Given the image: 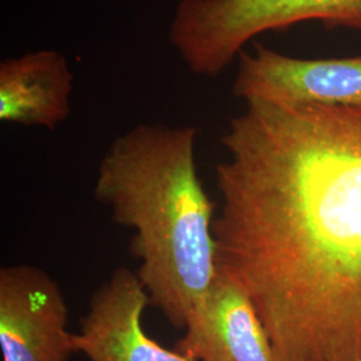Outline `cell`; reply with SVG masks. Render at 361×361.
<instances>
[{
  "instance_id": "6da1fadb",
  "label": "cell",
  "mask_w": 361,
  "mask_h": 361,
  "mask_svg": "<svg viewBox=\"0 0 361 361\" xmlns=\"http://www.w3.org/2000/svg\"><path fill=\"white\" fill-rule=\"evenodd\" d=\"M221 143L219 274L277 361L361 360V104L246 101Z\"/></svg>"
},
{
  "instance_id": "7a4b0ae2",
  "label": "cell",
  "mask_w": 361,
  "mask_h": 361,
  "mask_svg": "<svg viewBox=\"0 0 361 361\" xmlns=\"http://www.w3.org/2000/svg\"><path fill=\"white\" fill-rule=\"evenodd\" d=\"M194 126L142 123L116 138L101 159L94 197L131 229L130 250L150 305L177 329L219 274L217 204L200 180Z\"/></svg>"
},
{
  "instance_id": "3957f363",
  "label": "cell",
  "mask_w": 361,
  "mask_h": 361,
  "mask_svg": "<svg viewBox=\"0 0 361 361\" xmlns=\"http://www.w3.org/2000/svg\"><path fill=\"white\" fill-rule=\"evenodd\" d=\"M304 22L361 31V0H180L169 40L194 75L216 78L258 35Z\"/></svg>"
},
{
  "instance_id": "277c9868",
  "label": "cell",
  "mask_w": 361,
  "mask_h": 361,
  "mask_svg": "<svg viewBox=\"0 0 361 361\" xmlns=\"http://www.w3.org/2000/svg\"><path fill=\"white\" fill-rule=\"evenodd\" d=\"M68 307L51 276L28 264L0 269L3 361H68L78 353Z\"/></svg>"
},
{
  "instance_id": "5b68a950",
  "label": "cell",
  "mask_w": 361,
  "mask_h": 361,
  "mask_svg": "<svg viewBox=\"0 0 361 361\" xmlns=\"http://www.w3.org/2000/svg\"><path fill=\"white\" fill-rule=\"evenodd\" d=\"M237 59L233 94L245 102L361 104V55L302 59L256 44Z\"/></svg>"
},
{
  "instance_id": "8992f818",
  "label": "cell",
  "mask_w": 361,
  "mask_h": 361,
  "mask_svg": "<svg viewBox=\"0 0 361 361\" xmlns=\"http://www.w3.org/2000/svg\"><path fill=\"white\" fill-rule=\"evenodd\" d=\"M149 296L135 271L116 268L90 298L75 334L78 352L89 361H194L165 348L143 329Z\"/></svg>"
},
{
  "instance_id": "52a82bcc",
  "label": "cell",
  "mask_w": 361,
  "mask_h": 361,
  "mask_svg": "<svg viewBox=\"0 0 361 361\" xmlns=\"http://www.w3.org/2000/svg\"><path fill=\"white\" fill-rule=\"evenodd\" d=\"M183 331L174 349L194 361H277L250 297L219 273Z\"/></svg>"
},
{
  "instance_id": "ba28073f",
  "label": "cell",
  "mask_w": 361,
  "mask_h": 361,
  "mask_svg": "<svg viewBox=\"0 0 361 361\" xmlns=\"http://www.w3.org/2000/svg\"><path fill=\"white\" fill-rule=\"evenodd\" d=\"M74 75L62 52L38 50L0 62V121L56 129L71 114Z\"/></svg>"
},
{
  "instance_id": "9c48e42d",
  "label": "cell",
  "mask_w": 361,
  "mask_h": 361,
  "mask_svg": "<svg viewBox=\"0 0 361 361\" xmlns=\"http://www.w3.org/2000/svg\"><path fill=\"white\" fill-rule=\"evenodd\" d=\"M359 361H361V360H359Z\"/></svg>"
}]
</instances>
